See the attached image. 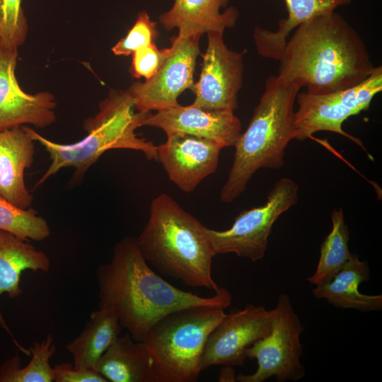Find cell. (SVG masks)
Here are the masks:
<instances>
[{"label": "cell", "instance_id": "cell-1", "mask_svg": "<svg viewBox=\"0 0 382 382\" xmlns=\"http://www.w3.org/2000/svg\"><path fill=\"white\" fill-rule=\"evenodd\" d=\"M96 277L99 308H111L136 341H144L156 322L170 313L201 305L226 308L232 300L222 287L206 297L170 284L151 270L131 236L115 244L110 262L98 267Z\"/></svg>", "mask_w": 382, "mask_h": 382}, {"label": "cell", "instance_id": "cell-2", "mask_svg": "<svg viewBox=\"0 0 382 382\" xmlns=\"http://www.w3.org/2000/svg\"><path fill=\"white\" fill-rule=\"evenodd\" d=\"M294 30L278 60L277 76L308 93L350 88L366 79L375 67L363 39L335 11L316 16Z\"/></svg>", "mask_w": 382, "mask_h": 382}, {"label": "cell", "instance_id": "cell-3", "mask_svg": "<svg viewBox=\"0 0 382 382\" xmlns=\"http://www.w3.org/2000/svg\"><path fill=\"white\" fill-rule=\"evenodd\" d=\"M206 228L161 193L151 201L149 219L136 240L148 264L162 274L216 293L220 289L212 274L216 253Z\"/></svg>", "mask_w": 382, "mask_h": 382}, {"label": "cell", "instance_id": "cell-4", "mask_svg": "<svg viewBox=\"0 0 382 382\" xmlns=\"http://www.w3.org/2000/svg\"><path fill=\"white\" fill-rule=\"evenodd\" d=\"M301 88L277 75L267 79L248 126L233 145V161L221 190V202L237 199L258 170L284 166L285 149L294 139V106Z\"/></svg>", "mask_w": 382, "mask_h": 382}, {"label": "cell", "instance_id": "cell-5", "mask_svg": "<svg viewBox=\"0 0 382 382\" xmlns=\"http://www.w3.org/2000/svg\"><path fill=\"white\" fill-rule=\"evenodd\" d=\"M135 110L128 90H111L108 98L100 102L99 112L85 120L86 136L71 144L52 141L33 129L25 127L32 139L45 148L51 160L34 188L64 168H74V180L81 178L100 156L110 149L135 150L142 152L149 160L158 161L157 146L135 132L138 127L144 126L150 112Z\"/></svg>", "mask_w": 382, "mask_h": 382}, {"label": "cell", "instance_id": "cell-6", "mask_svg": "<svg viewBox=\"0 0 382 382\" xmlns=\"http://www.w3.org/2000/svg\"><path fill=\"white\" fill-rule=\"evenodd\" d=\"M220 306H190L170 313L151 328L144 340L158 382H194L211 332L226 317Z\"/></svg>", "mask_w": 382, "mask_h": 382}, {"label": "cell", "instance_id": "cell-7", "mask_svg": "<svg viewBox=\"0 0 382 382\" xmlns=\"http://www.w3.org/2000/svg\"><path fill=\"white\" fill-rule=\"evenodd\" d=\"M303 330L289 296L279 294L275 307L272 309L270 332L244 352L245 359L257 360V369L250 374L236 375V381L263 382L271 377L279 382L301 379L306 374L301 363Z\"/></svg>", "mask_w": 382, "mask_h": 382}, {"label": "cell", "instance_id": "cell-8", "mask_svg": "<svg viewBox=\"0 0 382 382\" xmlns=\"http://www.w3.org/2000/svg\"><path fill=\"white\" fill-rule=\"evenodd\" d=\"M381 91L382 66H378L366 79L348 88L325 94L299 92L294 139L303 141L316 132L327 131L348 138L366 151L361 140L344 131L342 124L349 117L367 110Z\"/></svg>", "mask_w": 382, "mask_h": 382}, {"label": "cell", "instance_id": "cell-9", "mask_svg": "<svg viewBox=\"0 0 382 382\" xmlns=\"http://www.w3.org/2000/svg\"><path fill=\"white\" fill-rule=\"evenodd\" d=\"M299 185L292 179H279L261 206L240 213L232 226L224 231L206 228L217 254L234 253L253 262L262 260L274 222L298 201Z\"/></svg>", "mask_w": 382, "mask_h": 382}, {"label": "cell", "instance_id": "cell-10", "mask_svg": "<svg viewBox=\"0 0 382 382\" xmlns=\"http://www.w3.org/2000/svg\"><path fill=\"white\" fill-rule=\"evenodd\" d=\"M199 35L174 36L170 53L158 72L144 83H134L127 90L137 110L159 111L178 104V96L194 86L193 75L199 54Z\"/></svg>", "mask_w": 382, "mask_h": 382}, {"label": "cell", "instance_id": "cell-11", "mask_svg": "<svg viewBox=\"0 0 382 382\" xmlns=\"http://www.w3.org/2000/svg\"><path fill=\"white\" fill-rule=\"evenodd\" d=\"M272 328V310L247 304L226 314L211 332L199 361V370L214 365L242 366L245 349L267 336Z\"/></svg>", "mask_w": 382, "mask_h": 382}, {"label": "cell", "instance_id": "cell-12", "mask_svg": "<svg viewBox=\"0 0 382 382\" xmlns=\"http://www.w3.org/2000/svg\"><path fill=\"white\" fill-rule=\"evenodd\" d=\"M207 35L199 78L192 88L195 95L192 103L207 110L234 112L243 83V54L227 47L223 33L209 32Z\"/></svg>", "mask_w": 382, "mask_h": 382}, {"label": "cell", "instance_id": "cell-13", "mask_svg": "<svg viewBox=\"0 0 382 382\" xmlns=\"http://www.w3.org/2000/svg\"><path fill=\"white\" fill-rule=\"evenodd\" d=\"M18 49H0V131L25 124L44 128L56 121L54 96L47 91L30 94L16 76Z\"/></svg>", "mask_w": 382, "mask_h": 382}, {"label": "cell", "instance_id": "cell-14", "mask_svg": "<svg viewBox=\"0 0 382 382\" xmlns=\"http://www.w3.org/2000/svg\"><path fill=\"white\" fill-rule=\"evenodd\" d=\"M157 146L158 161L170 180L185 192H192L218 166L223 147L217 142L188 134L172 133Z\"/></svg>", "mask_w": 382, "mask_h": 382}, {"label": "cell", "instance_id": "cell-15", "mask_svg": "<svg viewBox=\"0 0 382 382\" xmlns=\"http://www.w3.org/2000/svg\"><path fill=\"white\" fill-rule=\"evenodd\" d=\"M144 125L160 128L166 134L185 133L209 139L223 148L233 146L241 133V122L233 111L207 110L193 103L149 112Z\"/></svg>", "mask_w": 382, "mask_h": 382}, {"label": "cell", "instance_id": "cell-16", "mask_svg": "<svg viewBox=\"0 0 382 382\" xmlns=\"http://www.w3.org/2000/svg\"><path fill=\"white\" fill-rule=\"evenodd\" d=\"M34 141L23 125L0 131V195L23 209L33 202L24 173L33 163Z\"/></svg>", "mask_w": 382, "mask_h": 382}, {"label": "cell", "instance_id": "cell-17", "mask_svg": "<svg viewBox=\"0 0 382 382\" xmlns=\"http://www.w3.org/2000/svg\"><path fill=\"white\" fill-rule=\"evenodd\" d=\"M228 0H174L173 6L159 16L166 30L178 28L184 37L199 35L209 32L224 33L235 25L238 9L227 8Z\"/></svg>", "mask_w": 382, "mask_h": 382}, {"label": "cell", "instance_id": "cell-18", "mask_svg": "<svg viewBox=\"0 0 382 382\" xmlns=\"http://www.w3.org/2000/svg\"><path fill=\"white\" fill-rule=\"evenodd\" d=\"M50 267V260L44 252L37 250L28 240L0 231V296L6 293L11 299L19 296L22 293L20 282L23 271L47 272ZM0 325L9 333L20 351L30 355L29 349H25L15 340L1 310Z\"/></svg>", "mask_w": 382, "mask_h": 382}, {"label": "cell", "instance_id": "cell-19", "mask_svg": "<svg viewBox=\"0 0 382 382\" xmlns=\"http://www.w3.org/2000/svg\"><path fill=\"white\" fill-rule=\"evenodd\" d=\"M108 381L158 382L154 360L145 344L127 332L120 335L95 366Z\"/></svg>", "mask_w": 382, "mask_h": 382}, {"label": "cell", "instance_id": "cell-20", "mask_svg": "<svg viewBox=\"0 0 382 382\" xmlns=\"http://www.w3.org/2000/svg\"><path fill=\"white\" fill-rule=\"evenodd\" d=\"M369 274L367 262L352 253L330 282L316 286L312 292L316 299H324L336 308L364 312L379 311L382 308V295H367L359 291V284L369 280Z\"/></svg>", "mask_w": 382, "mask_h": 382}, {"label": "cell", "instance_id": "cell-21", "mask_svg": "<svg viewBox=\"0 0 382 382\" xmlns=\"http://www.w3.org/2000/svg\"><path fill=\"white\" fill-rule=\"evenodd\" d=\"M352 1L284 0L287 17L279 21L276 30L255 28L253 38L257 53L265 58L279 60L289 35L296 28L316 16L348 5Z\"/></svg>", "mask_w": 382, "mask_h": 382}, {"label": "cell", "instance_id": "cell-22", "mask_svg": "<svg viewBox=\"0 0 382 382\" xmlns=\"http://www.w3.org/2000/svg\"><path fill=\"white\" fill-rule=\"evenodd\" d=\"M113 311L100 307L91 313L81 332L66 345L75 368H93L122 330Z\"/></svg>", "mask_w": 382, "mask_h": 382}, {"label": "cell", "instance_id": "cell-23", "mask_svg": "<svg viewBox=\"0 0 382 382\" xmlns=\"http://www.w3.org/2000/svg\"><path fill=\"white\" fill-rule=\"evenodd\" d=\"M332 230L320 246V258L313 274L307 278L312 285L330 282L350 257L348 241L349 231L343 209H333L330 214Z\"/></svg>", "mask_w": 382, "mask_h": 382}, {"label": "cell", "instance_id": "cell-24", "mask_svg": "<svg viewBox=\"0 0 382 382\" xmlns=\"http://www.w3.org/2000/svg\"><path fill=\"white\" fill-rule=\"evenodd\" d=\"M52 336L49 334L42 342H35L29 349L31 359L21 366L18 354L0 366V382H52L50 359L56 351Z\"/></svg>", "mask_w": 382, "mask_h": 382}, {"label": "cell", "instance_id": "cell-25", "mask_svg": "<svg viewBox=\"0 0 382 382\" xmlns=\"http://www.w3.org/2000/svg\"><path fill=\"white\" fill-rule=\"evenodd\" d=\"M0 231L24 240L40 241L50 235L46 220L33 208H21L0 195Z\"/></svg>", "mask_w": 382, "mask_h": 382}, {"label": "cell", "instance_id": "cell-26", "mask_svg": "<svg viewBox=\"0 0 382 382\" xmlns=\"http://www.w3.org/2000/svg\"><path fill=\"white\" fill-rule=\"evenodd\" d=\"M22 0H0V49H18L28 33Z\"/></svg>", "mask_w": 382, "mask_h": 382}, {"label": "cell", "instance_id": "cell-27", "mask_svg": "<svg viewBox=\"0 0 382 382\" xmlns=\"http://www.w3.org/2000/svg\"><path fill=\"white\" fill-rule=\"evenodd\" d=\"M156 22L151 21L146 11L138 13L135 23L127 34L112 47L115 55L128 56L136 50L155 42L158 36Z\"/></svg>", "mask_w": 382, "mask_h": 382}, {"label": "cell", "instance_id": "cell-28", "mask_svg": "<svg viewBox=\"0 0 382 382\" xmlns=\"http://www.w3.org/2000/svg\"><path fill=\"white\" fill-rule=\"evenodd\" d=\"M170 53V47L159 50L155 42L143 47L132 54L129 71L133 77L149 80L160 69Z\"/></svg>", "mask_w": 382, "mask_h": 382}, {"label": "cell", "instance_id": "cell-29", "mask_svg": "<svg viewBox=\"0 0 382 382\" xmlns=\"http://www.w3.org/2000/svg\"><path fill=\"white\" fill-rule=\"evenodd\" d=\"M52 374L55 382L108 381L93 368H75L69 363H62L52 367Z\"/></svg>", "mask_w": 382, "mask_h": 382}, {"label": "cell", "instance_id": "cell-30", "mask_svg": "<svg viewBox=\"0 0 382 382\" xmlns=\"http://www.w3.org/2000/svg\"><path fill=\"white\" fill-rule=\"evenodd\" d=\"M219 381H236V374L232 366H225L221 370Z\"/></svg>", "mask_w": 382, "mask_h": 382}]
</instances>
